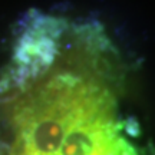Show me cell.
I'll return each instance as SVG.
<instances>
[{
    "label": "cell",
    "instance_id": "obj_1",
    "mask_svg": "<svg viewBox=\"0 0 155 155\" xmlns=\"http://www.w3.org/2000/svg\"><path fill=\"white\" fill-rule=\"evenodd\" d=\"M9 155H92L121 134L112 92L92 73L65 71L19 98Z\"/></svg>",
    "mask_w": 155,
    "mask_h": 155
}]
</instances>
